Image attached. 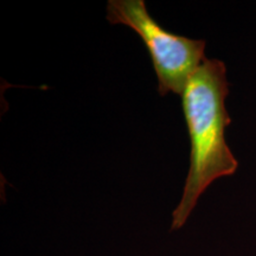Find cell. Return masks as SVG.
I'll return each mask as SVG.
<instances>
[{
    "label": "cell",
    "instance_id": "obj_1",
    "mask_svg": "<svg viewBox=\"0 0 256 256\" xmlns=\"http://www.w3.org/2000/svg\"><path fill=\"white\" fill-rule=\"evenodd\" d=\"M228 94L226 64L206 57L182 94L191 142L190 168L183 196L172 214L171 230L186 223L200 197L214 182L238 171V162L226 140V130L232 122L226 107Z\"/></svg>",
    "mask_w": 256,
    "mask_h": 256
},
{
    "label": "cell",
    "instance_id": "obj_2",
    "mask_svg": "<svg viewBox=\"0 0 256 256\" xmlns=\"http://www.w3.org/2000/svg\"><path fill=\"white\" fill-rule=\"evenodd\" d=\"M107 19L110 24L126 25L142 38L154 66L160 95L183 94L188 78L206 60V40L165 30L148 14L144 0H110Z\"/></svg>",
    "mask_w": 256,
    "mask_h": 256
}]
</instances>
